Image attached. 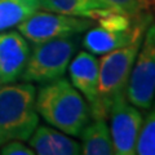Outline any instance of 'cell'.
Instances as JSON below:
<instances>
[{"label":"cell","mask_w":155,"mask_h":155,"mask_svg":"<svg viewBox=\"0 0 155 155\" xmlns=\"http://www.w3.org/2000/svg\"><path fill=\"white\" fill-rule=\"evenodd\" d=\"M28 145L39 155H78L81 154V145L66 133L47 125H36L28 137Z\"/></svg>","instance_id":"cell-11"},{"label":"cell","mask_w":155,"mask_h":155,"mask_svg":"<svg viewBox=\"0 0 155 155\" xmlns=\"http://www.w3.org/2000/svg\"><path fill=\"white\" fill-rule=\"evenodd\" d=\"M39 9V0H0V32L18 26Z\"/></svg>","instance_id":"cell-14"},{"label":"cell","mask_w":155,"mask_h":155,"mask_svg":"<svg viewBox=\"0 0 155 155\" xmlns=\"http://www.w3.org/2000/svg\"><path fill=\"white\" fill-rule=\"evenodd\" d=\"M146 2H147V0H146ZM153 2H155V0H153Z\"/></svg>","instance_id":"cell-18"},{"label":"cell","mask_w":155,"mask_h":155,"mask_svg":"<svg viewBox=\"0 0 155 155\" xmlns=\"http://www.w3.org/2000/svg\"><path fill=\"white\" fill-rule=\"evenodd\" d=\"M94 25L92 18L70 16L54 12L36 11L21 22L18 31L32 44H39L58 38H69L83 34Z\"/></svg>","instance_id":"cell-6"},{"label":"cell","mask_w":155,"mask_h":155,"mask_svg":"<svg viewBox=\"0 0 155 155\" xmlns=\"http://www.w3.org/2000/svg\"><path fill=\"white\" fill-rule=\"evenodd\" d=\"M31 48L19 31L0 32V85L11 84L21 78Z\"/></svg>","instance_id":"cell-10"},{"label":"cell","mask_w":155,"mask_h":155,"mask_svg":"<svg viewBox=\"0 0 155 155\" xmlns=\"http://www.w3.org/2000/svg\"><path fill=\"white\" fill-rule=\"evenodd\" d=\"M78 48L75 36L58 38L34 44L19 79L28 83H48L64 78Z\"/></svg>","instance_id":"cell-4"},{"label":"cell","mask_w":155,"mask_h":155,"mask_svg":"<svg viewBox=\"0 0 155 155\" xmlns=\"http://www.w3.org/2000/svg\"><path fill=\"white\" fill-rule=\"evenodd\" d=\"M32 83L0 85V146L12 140L26 141L39 124Z\"/></svg>","instance_id":"cell-2"},{"label":"cell","mask_w":155,"mask_h":155,"mask_svg":"<svg viewBox=\"0 0 155 155\" xmlns=\"http://www.w3.org/2000/svg\"><path fill=\"white\" fill-rule=\"evenodd\" d=\"M143 34L136 35L129 44L102 54L98 62V94L101 111L106 119L113 101L125 94L129 74L141 47Z\"/></svg>","instance_id":"cell-3"},{"label":"cell","mask_w":155,"mask_h":155,"mask_svg":"<svg viewBox=\"0 0 155 155\" xmlns=\"http://www.w3.org/2000/svg\"><path fill=\"white\" fill-rule=\"evenodd\" d=\"M151 21V14L142 13L141 16L137 17L134 26L130 30L120 31L101 25H97L94 27L92 26L85 31V35L83 38V47L92 54H106L114 49L129 44L136 35L146 31Z\"/></svg>","instance_id":"cell-9"},{"label":"cell","mask_w":155,"mask_h":155,"mask_svg":"<svg viewBox=\"0 0 155 155\" xmlns=\"http://www.w3.org/2000/svg\"><path fill=\"white\" fill-rule=\"evenodd\" d=\"M0 154L3 155H34L35 151L23 145L19 140H12L0 146Z\"/></svg>","instance_id":"cell-17"},{"label":"cell","mask_w":155,"mask_h":155,"mask_svg":"<svg viewBox=\"0 0 155 155\" xmlns=\"http://www.w3.org/2000/svg\"><path fill=\"white\" fill-rule=\"evenodd\" d=\"M101 5L110 11H115L129 17H138L146 9V0H97Z\"/></svg>","instance_id":"cell-16"},{"label":"cell","mask_w":155,"mask_h":155,"mask_svg":"<svg viewBox=\"0 0 155 155\" xmlns=\"http://www.w3.org/2000/svg\"><path fill=\"white\" fill-rule=\"evenodd\" d=\"M35 107L47 123L72 137H79L92 118L85 98L64 78L39 87Z\"/></svg>","instance_id":"cell-1"},{"label":"cell","mask_w":155,"mask_h":155,"mask_svg":"<svg viewBox=\"0 0 155 155\" xmlns=\"http://www.w3.org/2000/svg\"><path fill=\"white\" fill-rule=\"evenodd\" d=\"M71 84L85 98L91 107L92 119H105L98 94V61L88 51H81L69 64Z\"/></svg>","instance_id":"cell-8"},{"label":"cell","mask_w":155,"mask_h":155,"mask_svg":"<svg viewBox=\"0 0 155 155\" xmlns=\"http://www.w3.org/2000/svg\"><path fill=\"white\" fill-rule=\"evenodd\" d=\"M39 4H40V9L48 12L92 19H97L110 12V9L104 8L97 0H39Z\"/></svg>","instance_id":"cell-13"},{"label":"cell","mask_w":155,"mask_h":155,"mask_svg":"<svg viewBox=\"0 0 155 155\" xmlns=\"http://www.w3.org/2000/svg\"><path fill=\"white\" fill-rule=\"evenodd\" d=\"M136 154L155 155V110L146 116L141 124L136 142Z\"/></svg>","instance_id":"cell-15"},{"label":"cell","mask_w":155,"mask_h":155,"mask_svg":"<svg viewBox=\"0 0 155 155\" xmlns=\"http://www.w3.org/2000/svg\"><path fill=\"white\" fill-rule=\"evenodd\" d=\"M155 97V22L151 21L143 39L125 88V98L138 109L147 110Z\"/></svg>","instance_id":"cell-5"},{"label":"cell","mask_w":155,"mask_h":155,"mask_svg":"<svg viewBox=\"0 0 155 155\" xmlns=\"http://www.w3.org/2000/svg\"><path fill=\"white\" fill-rule=\"evenodd\" d=\"M79 137L81 138V154L113 155V141L110 128L105 119H93L85 125Z\"/></svg>","instance_id":"cell-12"},{"label":"cell","mask_w":155,"mask_h":155,"mask_svg":"<svg viewBox=\"0 0 155 155\" xmlns=\"http://www.w3.org/2000/svg\"><path fill=\"white\" fill-rule=\"evenodd\" d=\"M110 134L113 141L114 154L133 155L136 154V142L142 124V115L129 105L125 94L118 96L110 107Z\"/></svg>","instance_id":"cell-7"}]
</instances>
